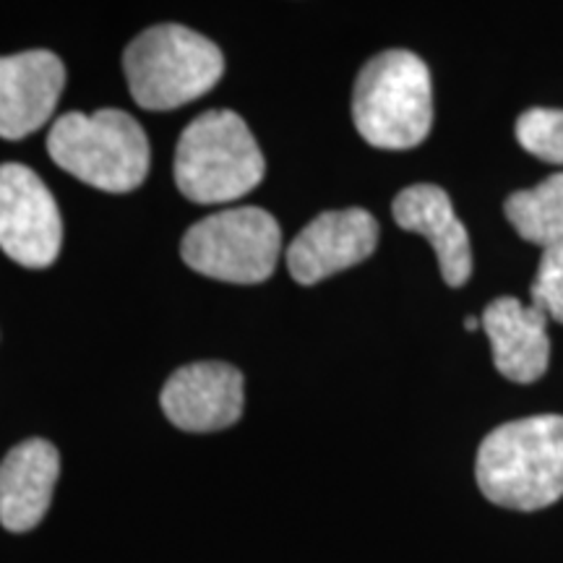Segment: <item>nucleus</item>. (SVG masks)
I'll return each instance as SVG.
<instances>
[{"instance_id":"15","label":"nucleus","mask_w":563,"mask_h":563,"mask_svg":"<svg viewBox=\"0 0 563 563\" xmlns=\"http://www.w3.org/2000/svg\"><path fill=\"white\" fill-rule=\"evenodd\" d=\"M517 141L532 157L563 165V110H525L517 118Z\"/></svg>"},{"instance_id":"7","label":"nucleus","mask_w":563,"mask_h":563,"mask_svg":"<svg viewBox=\"0 0 563 563\" xmlns=\"http://www.w3.org/2000/svg\"><path fill=\"white\" fill-rule=\"evenodd\" d=\"M63 222L51 188L26 165H0V249L26 269L55 264Z\"/></svg>"},{"instance_id":"10","label":"nucleus","mask_w":563,"mask_h":563,"mask_svg":"<svg viewBox=\"0 0 563 563\" xmlns=\"http://www.w3.org/2000/svg\"><path fill=\"white\" fill-rule=\"evenodd\" d=\"M66 66L51 51H26L0 58V139L19 141L53 118Z\"/></svg>"},{"instance_id":"3","label":"nucleus","mask_w":563,"mask_h":563,"mask_svg":"<svg viewBox=\"0 0 563 563\" xmlns=\"http://www.w3.org/2000/svg\"><path fill=\"white\" fill-rule=\"evenodd\" d=\"M47 152L66 170L108 194L136 191L150 173V139L123 110L66 112L53 123Z\"/></svg>"},{"instance_id":"5","label":"nucleus","mask_w":563,"mask_h":563,"mask_svg":"<svg viewBox=\"0 0 563 563\" xmlns=\"http://www.w3.org/2000/svg\"><path fill=\"white\" fill-rule=\"evenodd\" d=\"M123 70L133 102L165 112L199 100L224 74L222 51L199 32L159 24L141 32L125 47Z\"/></svg>"},{"instance_id":"13","label":"nucleus","mask_w":563,"mask_h":563,"mask_svg":"<svg viewBox=\"0 0 563 563\" xmlns=\"http://www.w3.org/2000/svg\"><path fill=\"white\" fill-rule=\"evenodd\" d=\"M60 475L58 449L45 439L13 446L0 462V525L9 532H30L51 509Z\"/></svg>"},{"instance_id":"17","label":"nucleus","mask_w":563,"mask_h":563,"mask_svg":"<svg viewBox=\"0 0 563 563\" xmlns=\"http://www.w3.org/2000/svg\"><path fill=\"white\" fill-rule=\"evenodd\" d=\"M477 327H481V321H477L475 316H467V319H464V329H467V332H475Z\"/></svg>"},{"instance_id":"9","label":"nucleus","mask_w":563,"mask_h":563,"mask_svg":"<svg viewBox=\"0 0 563 563\" xmlns=\"http://www.w3.org/2000/svg\"><path fill=\"white\" fill-rule=\"evenodd\" d=\"M378 222L365 209L323 211L287 249V269L298 285L340 274L376 251Z\"/></svg>"},{"instance_id":"6","label":"nucleus","mask_w":563,"mask_h":563,"mask_svg":"<svg viewBox=\"0 0 563 563\" xmlns=\"http://www.w3.org/2000/svg\"><path fill=\"white\" fill-rule=\"evenodd\" d=\"M282 230L258 207L224 209L183 235L180 256L194 272L230 285H258L277 269Z\"/></svg>"},{"instance_id":"2","label":"nucleus","mask_w":563,"mask_h":563,"mask_svg":"<svg viewBox=\"0 0 563 563\" xmlns=\"http://www.w3.org/2000/svg\"><path fill=\"white\" fill-rule=\"evenodd\" d=\"M352 121L376 150L402 152L422 144L433 125L426 60L410 51H384L365 63L352 89Z\"/></svg>"},{"instance_id":"11","label":"nucleus","mask_w":563,"mask_h":563,"mask_svg":"<svg viewBox=\"0 0 563 563\" xmlns=\"http://www.w3.org/2000/svg\"><path fill=\"white\" fill-rule=\"evenodd\" d=\"M481 327L490 340L493 363L514 384H534L551 361L548 316L517 298H498L483 311Z\"/></svg>"},{"instance_id":"8","label":"nucleus","mask_w":563,"mask_h":563,"mask_svg":"<svg viewBox=\"0 0 563 563\" xmlns=\"http://www.w3.org/2000/svg\"><path fill=\"white\" fill-rule=\"evenodd\" d=\"M159 405L180 431H224L243 415V373L235 365L217 361L183 365L167 378Z\"/></svg>"},{"instance_id":"1","label":"nucleus","mask_w":563,"mask_h":563,"mask_svg":"<svg viewBox=\"0 0 563 563\" xmlns=\"http://www.w3.org/2000/svg\"><path fill=\"white\" fill-rule=\"evenodd\" d=\"M475 477L490 504L540 511L563 498V415H534L488 433Z\"/></svg>"},{"instance_id":"14","label":"nucleus","mask_w":563,"mask_h":563,"mask_svg":"<svg viewBox=\"0 0 563 563\" xmlns=\"http://www.w3.org/2000/svg\"><path fill=\"white\" fill-rule=\"evenodd\" d=\"M506 220L527 243L548 245L563 241V173L545 178L530 191L511 194L504 203Z\"/></svg>"},{"instance_id":"4","label":"nucleus","mask_w":563,"mask_h":563,"mask_svg":"<svg viewBox=\"0 0 563 563\" xmlns=\"http://www.w3.org/2000/svg\"><path fill=\"white\" fill-rule=\"evenodd\" d=\"M266 162L238 112L209 110L188 123L175 150V186L194 203H230L264 180Z\"/></svg>"},{"instance_id":"12","label":"nucleus","mask_w":563,"mask_h":563,"mask_svg":"<svg viewBox=\"0 0 563 563\" xmlns=\"http://www.w3.org/2000/svg\"><path fill=\"white\" fill-rule=\"evenodd\" d=\"M394 222L418 232L433 245L441 277L449 287H462L473 274V249L464 224L456 220L449 194L431 183L405 188L391 203Z\"/></svg>"},{"instance_id":"16","label":"nucleus","mask_w":563,"mask_h":563,"mask_svg":"<svg viewBox=\"0 0 563 563\" xmlns=\"http://www.w3.org/2000/svg\"><path fill=\"white\" fill-rule=\"evenodd\" d=\"M530 298V306L543 311L548 319L563 323V241L543 249Z\"/></svg>"}]
</instances>
